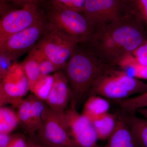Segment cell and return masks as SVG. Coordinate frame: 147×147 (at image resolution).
Returning a JSON list of instances; mask_svg holds the SVG:
<instances>
[{
  "label": "cell",
  "mask_w": 147,
  "mask_h": 147,
  "mask_svg": "<svg viewBox=\"0 0 147 147\" xmlns=\"http://www.w3.org/2000/svg\"><path fill=\"white\" fill-rule=\"evenodd\" d=\"M142 23L135 11L126 14L95 32L90 48L105 63L117 65L147 40Z\"/></svg>",
  "instance_id": "obj_1"
},
{
  "label": "cell",
  "mask_w": 147,
  "mask_h": 147,
  "mask_svg": "<svg viewBox=\"0 0 147 147\" xmlns=\"http://www.w3.org/2000/svg\"><path fill=\"white\" fill-rule=\"evenodd\" d=\"M113 66L105 63L91 49L74 51L65 67V73L72 92V100L77 103L88 96L94 82Z\"/></svg>",
  "instance_id": "obj_2"
},
{
  "label": "cell",
  "mask_w": 147,
  "mask_h": 147,
  "mask_svg": "<svg viewBox=\"0 0 147 147\" xmlns=\"http://www.w3.org/2000/svg\"><path fill=\"white\" fill-rule=\"evenodd\" d=\"M79 43L78 40L47 20L44 33L35 46L61 69L65 67Z\"/></svg>",
  "instance_id": "obj_3"
},
{
  "label": "cell",
  "mask_w": 147,
  "mask_h": 147,
  "mask_svg": "<svg viewBox=\"0 0 147 147\" xmlns=\"http://www.w3.org/2000/svg\"><path fill=\"white\" fill-rule=\"evenodd\" d=\"M48 22L70 36L79 43L88 42L94 31L84 13L52 4L47 13Z\"/></svg>",
  "instance_id": "obj_4"
},
{
  "label": "cell",
  "mask_w": 147,
  "mask_h": 147,
  "mask_svg": "<svg viewBox=\"0 0 147 147\" xmlns=\"http://www.w3.org/2000/svg\"><path fill=\"white\" fill-rule=\"evenodd\" d=\"M134 11L132 4L120 0H86L83 13L94 33Z\"/></svg>",
  "instance_id": "obj_5"
},
{
  "label": "cell",
  "mask_w": 147,
  "mask_h": 147,
  "mask_svg": "<svg viewBox=\"0 0 147 147\" xmlns=\"http://www.w3.org/2000/svg\"><path fill=\"white\" fill-rule=\"evenodd\" d=\"M36 133L40 141L47 147H76L69 132L64 113L54 112L47 105L42 125Z\"/></svg>",
  "instance_id": "obj_6"
},
{
  "label": "cell",
  "mask_w": 147,
  "mask_h": 147,
  "mask_svg": "<svg viewBox=\"0 0 147 147\" xmlns=\"http://www.w3.org/2000/svg\"><path fill=\"white\" fill-rule=\"evenodd\" d=\"M44 16L36 3L7 11L0 21V45L12 35L31 26Z\"/></svg>",
  "instance_id": "obj_7"
},
{
  "label": "cell",
  "mask_w": 147,
  "mask_h": 147,
  "mask_svg": "<svg viewBox=\"0 0 147 147\" xmlns=\"http://www.w3.org/2000/svg\"><path fill=\"white\" fill-rule=\"evenodd\" d=\"M69 108L64 112L65 119L71 139L76 147H102L92 121L76 110V102L71 100Z\"/></svg>",
  "instance_id": "obj_8"
},
{
  "label": "cell",
  "mask_w": 147,
  "mask_h": 147,
  "mask_svg": "<svg viewBox=\"0 0 147 147\" xmlns=\"http://www.w3.org/2000/svg\"><path fill=\"white\" fill-rule=\"evenodd\" d=\"M46 23L45 16L31 26L12 35L0 45V52L16 61L36 45L44 33Z\"/></svg>",
  "instance_id": "obj_9"
},
{
  "label": "cell",
  "mask_w": 147,
  "mask_h": 147,
  "mask_svg": "<svg viewBox=\"0 0 147 147\" xmlns=\"http://www.w3.org/2000/svg\"><path fill=\"white\" fill-rule=\"evenodd\" d=\"M30 90L28 80L21 63H15L0 82V106L17 108Z\"/></svg>",
  "instance_id": "obj_10"
},
{
  "label": "cell",
  "mask_w": 147,
  "mask_h": 147,
  "mask_svg": "<svg viewBox=\"0 0 147 147\" xmlns=\"http://www.w3.org/2000/svg\"><path fill=\"white\" fill-rule=\"evenodd\" d=\"M119 70L112 67L98 77L88 96L96 95L117 102L130 97L131 95L124 89L121 84Z\"/></svg>",
  "instance_id": "obj_11"
},
{
  "label": "cell",
  "mask_w": 147,
  "mask_h": 147,
  "mask_svg": "<svg viewBox=\"0 0 147 147\" xmlns=\"http://www.w3.org/2000/svg\"><path fill=\"white\" fill-rule=\"evenodd\" d=\"M53 76L54 83L45 102L51 110L63 113L72 99V92L65 73L57 71Z\"/></svg>",
  "instance_id": "obj_12"
},
{
  "label": "cell",
  "mask_w": 147,
  "mask_h": 147,
  "mask_svg": "<svg viewBox=\"0 0 147 147\" xmlns=\"http://www.w3.org/2000/svg\"><path fill=\"white\" fill-rule=\"evenodd\" d=\"M118 116L115 129L102 147H141L137 139L124 121Z\"/></svg>",
  "instance_id": "obj_13"
},
{
  "label": "cell",
  "mask_w": 147,
  "mask_h": 147,
  "mask_svg": "<svg viewBox=\"0 0 147 147\" xmlns=\"http://www.w3.org/2000/svg\"><path fill=\"white\" fill-rule=\"evenodd\" d=\"M119 115L130 129L140 146L147 147V119L123 112Z\"/></svg>",
  "instance_id": "obj_14"
},
{
  "label": "cell",
  "mask_w": 147,
  "mask_h": 147,
  "mask_svg": "<svg viewBox=\"0 0 147 147\" xmlns=\"http://www.w3.org/2000/svg\"><path fill=\"white\" fill-rule=\"evenodd\" d=\"M110 108L108 99L100 96L93 95L88 96L84 103L82 113L93 121L109 113Z\"/></svg>",
  "instance_id": "obj_15"
},
{
  "label": "cell",
  "mask_w": 147,
  "mask_h": 147,
  "mask_svg": "<svg viewBox=\"0 0 147 147\" xmlns=\"http://www.w3.org/2000/svg\"><path fill=\"white\" fill-rule=\"evenodd\" d=\"M118 116L108 113L92 121L99 140H108L117 127Z\"/></svg>",
  "instance_id": "obj_16"
},
{
  "label": "cell",
  "mask_w": 147,
  "mask_h": 147,
  "mask_svg": "<svg viewBox=\"0 0 147 147\" xmlns=\"http://www.w3.org/2000/svg\"><path fill=\"white\" fill-rule=\"evenodd\" d=\"M31 94L23 99L16 109L19 125L29 134L35 133L33 127L31 112Z\"/></svg>",
  "instance_id": "obj_17"
},
{
  "label": "cell",
  "mask_w": 147,
  "mask_h": 147,
  "mask_svg": "<svg viewBox=\"0 0 147 147\" xmlns=\"http://www.w3.org/2000/svg\"><path fill=\"white\" fill-rule=\"evenodd\" d=\"M19 125L17 113L5 106L0 107V133L11 134Z\"/></svg>",
  "instance_id": "obj_18"
},
{
  "label": "cell",
  "mask_w": 147,
  "mask_h": 147,
  "mask_svg": "<svg viewBox=\"0 0 147 147\" xmlns=\"http://www.w3.org/2000/svg\"><path fill=\"white\" fill-rule=\"evenodd\" d=\"M21 64L28 80L30 88L42 76L39 64L31 52H29L28 56Z\"/></svg>",
  "instance_id": "obj_19"
},
{
  "label": "cell",
  "mask_w": 147,
  "mask_h": 147,
  "mask_svg": "<svg viewBox=\"0 0 147 147\" xmlns=\"http://www.w3.org/2000/svg\"><path fill=\"white\" fill-rule=\"evenodd\" d=\"M53 75H42L36 81L30 91L35 96L40 100L46 101L54 83Z\"/></svg>",
  "instance_id": "obj_20"
},
{
  "label": "cell",
  "mask_w": 147,
  "mask_h": 147,
  "mask_svg": "<svg viewBox=\"0 0 147 147\" xmlns=\"http://www.w3.org/2000/svg\"><path fill=\"white\" fill-rule=\"evenodd\" d=\"M117 102L123 112L136 114L139 109L147 108V93L144 92Z\"/></svg>",
  "instance_id": "obj_21"
},
{
  "label": "cell",
  "mask_w": 147,
  "mask_h": 147,
  "mask_svg": "<svg viewBox=\"0 0 147 147\" xmlns=\"http://www.w3.org/2000/svg\"><path fill=\"white\" fill-rule=\"evenodd\" d=\"M31 112L34 131L36 133L42 125V117L47 104L31 94Z\"/></svg>",
  "instance_id": "obj_22"
},
{
  "label": "cell",
  "mask_w": 147,
  "mask_h": 147,
  "mask_svg": "<svg viewBox=\"0 0 147 147\" xmlns=\"http://www.w3.org/2000/svg\"><path fill=\"white\" fill-rule=\"evenodd\" d=\"M30 52L37 61L42 75H49L60 69L35 46Z\"/></svg>",
  "instance_id": "obj_23"
},
{
  "label": "cell",
  "mask_w": 147,
  "mask_h": 147,
  "mask_svg": "<svg viewBox=\"0 0 147 147\" xmlns=\"http://www.w3.org/2000/svg\"><path fill=\"white\" fill-rule=\"evenodd\" d=\"M86 0H52V4L83 13Z\"/></svg>",
  "instance_id": "obj_24"
},
{
  "label": "cell",
  "mask_w": 147,
  "mask_h": 147,
  "mask_svg": "<svg viewBox=\"0 0 147 147\" xmlns=\"http://www.w3.org/2000/svg\"><path fill=\"white\" fill-rule=\"evenodd\" d=\"M132 5L135 13L147 27V0H134Z\"/></svg>",
  "instance_id": "obj_25"
},
{
  "label": "cell",
  "mask_w": 147,
  "mask_h": 147,
  "mask_svg": "<svg viewBox=\"0 0 147 147\" xmlns=\"http://www.w3.org/2000/svg\"><path fill=\"white\" fill-rule=\"evenodd\" d=\"M16 61L13 60L5 53L0 52V80L7 74Z\"/></svg>",
  "instance_id": "obj_26"
},
{
  "label": "cell",
  "mask_w": 147,
  "mask_h": 147,
  "mask_svg": "<svg viewBox=\"0 0 147 147\" xmlns=\"http://www.w3.org/2000/svg\"><path fill=\"white\" fill-rule=\"evenodd\" d=\"M138 63L147 65V40L131 53Z\"/></svg>",
  "instance_id": "obj_27"
},
{
  "label": "cell",
  "mask_w": 147,
  "mask_h": 147,
  "mask_svg": "<svg viewBox=\"0 0 147 147\" xmlns=\"http://www.w3.org/2000/svg\"><path fill=\"white\" fill-rule=\"evenodd\" d=\"M131 73L132 77L139 80H147V65L135 63L131 67Z\"/></svg>",
  "instance_id": "obj_28"
},
{
  "label": "cell",
  "mask_w": 147,
  "mask_h": 147,
  "mask_svg": "<svg viewBox=\"0 0 147 147\" xmlns=\"http://www.w3.org/2000/svg\"><path fill=\"white\" fill-rule=\"evenodd\" d=\"M28 138L22 134H12L11 140L7 147H28Z\"/></svg>",
  "instance_id": "obj_29"
},
{
  "label": "cell",
  "mask_w": 147,
  "mask_h": 147,
  "mask_svg": "<svg viewBox=\"0 0 147 147\" xmlns=\"http://www.w3.org/2000/svg\"><path fill=\"white\" fill-rule=\"evenodd\" d=\"M29 135L28 147H47L40 141L36 133Z\"/></svg>",
  "instance_id": "obj_30"
},
{
  "label": "cell",
  "mask_w": 147,
  "mask_h": 147,
  "mask_svg": "<svg viewBox=\"0 0 147 147\" xmlns=\"http://www.w3.org/2000/svg\"><path fill=\"white\" fill-rule=\"evenodd\" d=\"M12 134L0 133V147L8 146L12 137Z\"/></svg>",
  "instance_id": "obj_31"
},
{
  "label": "cell",
  "mask_w": 147,
  "mask_h": 147,
  "mask_svg": "<svg viewBox=\"0 0 147 147\" xmlns=\"http://www.w3.org/2000/svg\"><path fill=\"white\" fill-rule=\"evenodd\" d=\"M38 2V0H1L2 4L6 3H12L17 4H21L22 6L26 4L30 3H36Z\"/></svg>",
  "instance_id": "obj_32"
},
{
  "label": "cell",
  "mask_w": 147,
  "mask_h": 147,
  "mask_svg": "<svg viewBox=\"0 0 147 147\" xmlns=\"http://www.w3.org/2000/svg\"><path fill=\"white\" fill-rule=\"evenodd\" d=\"M137 113H139L143 117L147 119V108H143L139 109Z\"/></svg>",
  "instance_id": "obj_33"
},
{
  "label": "cell",
  "mask_w": 147,
  "mask_h": 147,
  "mask_svg": "<svg viewBox=\"0 0 147 147\" xmlns=\"http://www.w3.org/2000/svg\"><path fill=\"white\" fill-rule=\"evenodd\" d=\"M120 1H122L124 2L132 4L133 3V1H134V0H120Z\"/></svg>",
  "instance_id": "obj_34"
},
{
  "label": "cell",
  "mask_w": 147,
  "mask_h": 147,
  "mask_svg": "<svg viewBox=\"0 0 147 147\" xmlns=\"http://www.w3.org/2000/svg\"><path fill=\"white\" fill-rule=\"evenodd\" d=\"M41 1H42V0H38V2Z\"/></svg>",
  "instance_id": "obj_35"
}]
</instances>
